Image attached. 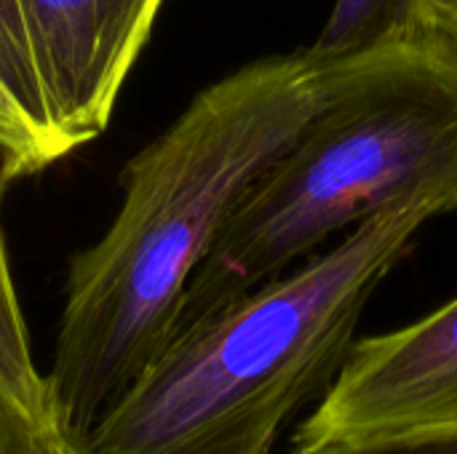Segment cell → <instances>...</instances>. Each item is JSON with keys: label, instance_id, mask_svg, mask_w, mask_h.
Segmentation results:
<instances>
[{"label": "cell", "instance_id": "6da1fadb", "mask_svg": "<svg viewBox=\"0 0 457 454\" xmlns=\"http://www.w3.org/2000/svg\"><path fill=\"white\" fill-rule=\"evenodd\" d=\"M353 62H319L305 51L252 62L198 91L126 163L115 219L67 270L43 375L56 431L83 439L155 359L220 233Z\"/></svg>", "mask_w": 457, "mask_h": 454}, {"label": "cell", "instance_id": "7a4b0ae2", "mask_svg": "<svg viewBox=\"0 0 457 454\" xmlns=\"http://www.w3.org/2000/svg\"><path fill=\"white\" fill-rule=\"evenodd\" d=\"M442 214L436 198L402 201L303 268L179 321L78 444L86 454H273L281 428L345 367L378 286Z\"/></svg>", "mask_w": 457, "mask_h": 454}, {"label": "cell", "instance_id": "3957f363", "mask_svg": "<svg viewBox=\"0 0 457 454\" xmlns=\"http://www.w3.org/2000/svg\"><path fill=\"white\" fill-rule=\"evenodd\" d=\"M410 198L457 211V59L436 37L353 62L246 193L190 278L174 326L284 276L337 233Z\"/></svg>", "mask_w": 457, "mask_h": 454}, {"label": "cell", "instance_id": "277c9868", "mask_svg": "<svg viewBox=\"0 0 457 454\" xmlns=\"http://www.w3.org/2000/svg\"><path fill=\"white\" fill-rule=\"evenodd\" d=\"M457 425V297L431 316L356 340L295 444Z\"/></svg>", "mask_w": 457, "mask_h": 454}, {"label": "cell", "instance_id": "5b68a950", "mask_svg": "<svg viewBox=\"0 0 457 454\" xmlns=\"http://www.w3.org/2000/svg\"><path fill=\"white\" fill-rule=\"evenodd\" d=\"M163 0H21L51 115L70 150L99 136Z\"/></svg>", "mask_w": 457, "mask_h": 454}, {"label": "cell", "instance_id": "8992f818", "mask_svg": "<svg viewBox=\"0 0 457 454\" xmlns=\"http://www.w3.org/2000/svg\"><path fill=\"white\" fill-rule=\"evenodd\" d=\"M70 153L43 91L24 5L0 0V171L16 182Z\"/></svg>", "mask_w": 457, "mask_h": 454}, {"label": "cell", "instance_id": "52a82bcc", "mask_svg": "<svg viewBox=\"0 0 457 454\" xmlns=\"http://www.w3.org/2000/svg\"><path fill=\"white\" fill-rule=\"evenodd\" d=\"M420 37H428L426 0H335L305 54L319 62H348Z\"/></svg>", "mask_w": 457, "mask_h": 454}, {"label": "cell", "instance_id": "ba28073f", "mask_svg": "<svg viewBox=\"0 0 457 454\" xmlns=\"http://www.w3.org/2000/svg\"><path fill=\"white\" fill-rule=\"evenodd\" d=\"M5 177L0 171V206ZM0 383L35 415L48 420L46 415V377L37 372L29 351L27 324L19 305V294L13 286L5 238H3V219H0ZM51 423V420H48Z\"/></svg>", "mask_w": 457, "mask_h": 454}, {"label": "cell", "instance_id": "9c48e42d", "mask_svg": "<svg viewBox=\"0 0 457 454\" xmlns=\"http://www.w3.org/2000/svg\"><path fill=\"white\" fill-rule=\"evenodd\" d=\"M289 454H457V425L295 444Z\"/></svg>", "mask_w": 457, "mask_h": 454}, {"label": "cell", "instance_id": "30bf717a", "mask_svg": "<svg viewBox=\"0 0 457 454\" xmlns=\"http://www.w3.org/2000/svg\"><path fill=\"white\" fill-rule=\"evenodd\" d=\"M54 425L0 383V454H40Z\"/></svg>", "mask_w": 457, "mask_h": 454}, {"label": "cell", "instance_id": "8fae6325", "mask_svg": "<svg viewBox=\"0 0 457 454\" xmlns=\"http://www.w3.org/2000/svg\"><path fill=\"white\" fill-rule=\"evenodd\" d=\"M426 32L457 59V0H426Z\"/></svg>", "mask_w": 457, "mask_h": 454}, {"label": "cell", "instance_id": "7c38bea8", "mask_svg": "<svg viewBox=\"0 0 457 454\" xmlns=\"http://www.w3.org/2000/svg\"><path fill=\"white\" fill-rule=\"evenodd\" d=\"M40 454H86V450L78 444V439H72V436H67V433H62V431L54 428L48 433V439H46Z\"/></svg>", "mask_w": 457, "mask_h": 454}]
</instances>
